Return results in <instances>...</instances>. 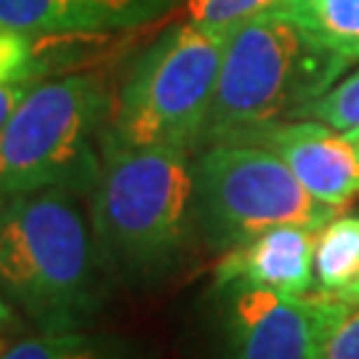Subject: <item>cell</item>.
Instances as JSON below:
<instances>
[{
	"label": "cell",
	"mask_w": 359,
	"mask_h": 359,
	"mask_svg": "<svg viewBox=\"0 0 359 359\" xmlns=\"http://www.w3.org/2000/svg\"><path fill=\"white\" fill-rule=\"evenodd\" d=\"M280 0H187V16L203 25L234 27L256 13L269 11Z\"/></svg>",
	"instance_id": "17"
},
{
	"label": "cell",
	"mask_w": 359,
	"mask_h": 359,
	"mask_svg": "<svg viewBox=\"0 0 359 359\" xmlns=\"http://www.w3.org/2000/svg\"><path fill=\"white\" fill-rule=\"evenodd\" d=\"M314 285L344 301L359 287V216H335L317 231Z\"/></svg>",
	"instance_id": "13"
},
{
	"label": "cell",
	"mask_w": 359,
	"mask_h": 359,
	"mask_svg": "<svg viewBox=\"0 0 359 359\" xmlns=\"http://www.w3.org/2000/svg\"><path fill=\"white\" fill-rule=\"evenodd\" d=\"M192 181L197 237L216 253L271 226L322 229L338 213L311 197L283 157L261 144L218 142L197 149Z\"/></svg>",
	"instance_id": "6"
},
{
	"label": "cell",
	"mask_w": 359,
	"mask_h": 359,
	"mask_svg": "<svg viewBox=\"0 0 359 359\" xmlns=\"http://www.w3.org/2000/svg\"><path fill=\"white\" fill-rule=\"evenodd\" d=\"M229 32L192 19L160 32L117 86L104 149L179 147L194 154Z\"/></svg>",
	"instance_id": "5"
},
{
	"label": "cell",
	"mask_w": 359,
	"mask_h": 359,
	"mask_svg": "<svg viewBox=\"0 0 359 359\" xmlns=\"http://www.w3.org/2000/svg\"><path fill=\"white\" fill-rule=\"evenodd\" d=\"M274 8L290 13L341 75L359 65V0H280Z\"/></svg>",
	"instance_id": "12"
},
{
	"label": "cell",
	"mask_w": 359,
	"mask_h": 359,
	"mask_svg": "<svg viewBox=\"0 0 359 359\" xmlns=\"http://www.w3.org/2000/svg\"><path fill=\"white\" fill-rule=\"evenodd\" d=\"M295 117L322 120L359 142V67L354 72L338 77L325 93L304 104Z\"/></svg>",
	"instance_id": "16"
},
{
	"label": "cell",
	"mask_w": 359,
	"mask_h": 359,
	"mask_svg": "<svg viewBox=\"0 0 359 359\" xmlns=\"http://www.w3.org/2000/svg\"><path fill=\"white\" fill-rule=\"evenodd\" d=\"M240 142L280 154L311 197L325 205H348L359 194V142L314 117L277 120Z\"/></svg>",
	"instance_id": "8"
},
{
	"label": "cell",
	"mask_w": 359,
	"mask_h": 359,
	"mask_svg": "<svg viewBox=\"0 0 359 359\" xmlns=\"http://www.w3.org/2000/svg\"><path fill=\"white\" fill-rule=\"evenodd\" d=\"M3 359H144V354L126 338L80 327L29 333L19 344H13Z\"/></svg>",
	"instance_id": "14"
},
{
	"label": "cell",
	"mask_w": 359,
	"mask_h": 359,
	"mask_svg": "<svg viewBox=\"0 0 359 359\" xmlns=\"http://www.w3.org/2000/svg\"><path fill=\"white\" fill-rule=\"evenodd\" d=\"M80 194H8L0 224V295L35 333L90 327L109 301L107 274Z\"/></svg>",
	"instance_id": "2"
},
{
	"label": "cell",
	"mask_w": 359,
	"mask_h": 359,
	"mask_svg": "<svg viewBox=\"0 0 359 359\" xmlns=\"http://www.w3.org/2000/svg\"><path fill=\"white\" fill-rule=\"evenodd\" d=\"M338 77L341 69L290 13L269 8L245 19L229 32L197 149L240 142L269 123L295 117Z\"/></svg>",
	"instance_id": "4"
},
{
	"label": "cell",
	"mask_w": 359,
	"mask_h": 359,
	"mask_svg": "<svg viewBox=\"0 0 359 359\" xmlns=\"http://www.w3.org/2000/svg\"><path fill=\"white\" fill-rule=\"evenodd\" d=\"M320 229L271 226L224 250L213 266V285H258L285 295L314 290V240Z\"/></svg>",
	"instance_id": "9"
},
{
	"label": "cell",
	"mask_w": 359,
	"mask_h": 359,
	"mask_svg": "<svg viewBox=\"0 0 359 359\" xmlns=\"http://www.w3.org/2000/svg\"><path fill=\"white\" fill-rule=\"evenodd\" d=\"M221 359H309L311 314L306 295L258 285H213Z\"/></svg>",
	"instance_id": "7"
},
{
	"label": "cell",
	"mask_w": 359,
	"mask_h": 359,
	"mask_svg": "<svg viewBox=\"0 0 359 359\" xmlns=\"http://www.w3.org/2000/svg\"><path fill=\"white\" fill-rule=\"evenodd\" d=\"M32 86H3L0 83V136L8 126V120L13 117L16 107L22 104V99L27 96V90Z\"/></svg>",
	"instance_id": "18"
},
{
	"label": "cell",
	"mask_w": 359,
	"mask_h": 359,
	"mask_svg": "<svg viewBox=\"0 0 359 359\" xmlns=\"http://www.w3.org/2000/svg\"><path fill=\"white\" fill-rule=\"evenodd\" d=\"M115 90L102 69L35 83L0 136V192L67 189L88 197L104 165Z\"/></svg>",
	"instance_id": "3"
},
{
	"label": "cell",
	"mask_w": 359,
	"mask_h": 359,
	"mask_svg": "<svg viewBox=\"0 0 359 359\" xmlns=\"http://www.w3.org/2000/svg\"><path fill=\"white\" fill-rule=\"evenodd\" d=\"M88 218L112 283L147 290L189 261L194 224L192 152L179 147L104 149Z\"/></svg>",
	"instance_id": "1"
},
{
	"label": "cell",
	"mask_w": 359,
	"mask_h": 359,
	"mask_svg": "<svg viewBox=\"0 0 359 359\" xmlns=\"http://www.w3.org/2000/svg\"><path fill=\"white\" fill-rule=\"evenodd\" d=\"M112 35H35L0 27V83L35 86L86 69Z\"/></svg>",
	"instance_id": "11"
},
{
	"label": "cell",
	"mask_w": 359,
	"mask_h": 359,
	"mask_svg": "<svg viewBox=\"0 0 359 359\" xmlns=\"http://www.w3.org/2000/svg\"><path fill=\"white\" fill-rule=\"evenodd\" d=\"M306 306L311 314L309 359H359V304L311 290Z\"/></svg>",
	"instance_id": "15"
},
{
	"label": "cell",
	"mask_w": 359,
	"mask_h": 359,
	"mask_svg": "<svg viewBox=\"0 0 359 359\" xmlns=\"http://www.w3.org/2000/svg\"><path fill=\"white\" fill-rule=\"evenodd\" d=\"M6 205H8V194L0 192V224H3V213H6Z\"/></svg>",
	"instance_id": "19"
},
{
	"label": "cell",
	"mask_w": 359,
	"mask_h": 359,
	"mask_svg": "<svg viewBox=\"0 0 359 359\" xmlns=\"http://www.w3.org/2000/svg\"><path fill=\"white\" fill-rule=\"evenodd\" d=\"M348 301H351V304H359V287L354 290V293H351V298H348Z\"/></svg>",
	"instance_id": "20"
},
{
	"label": "cell",
	"mask_w": 359,
	"mask_h": 359,
	"mask_svg": "<svg viewBox=\"0 0 359 359\" xmlns=\"http://www.w3.org/2000/svg\"><path fill=\"white\" fill-rule=\"evenodd\" d=\"M179 0H0V27L35 35H115L163 19Z\"/></svg>",
	"instance_id": "10"
}]
</instances>
